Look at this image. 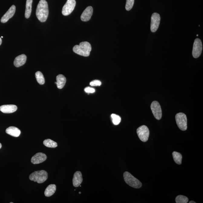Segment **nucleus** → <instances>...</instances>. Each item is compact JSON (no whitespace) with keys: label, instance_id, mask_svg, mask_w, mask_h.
<instances>
[{"label":"nucleus","instance_id":"nucleus-32","mask_svg":"<svg viewBox=\"0 0 203 203\" xmlns=\"http://www.w3.org/2000/svg\"><path fill=\"white\" fill-rule=\"evenodd\" d=\"M79 193H80V194H81V192H79Z\"/></svg>","mask_w":203,"mask_h":203},{"label":"nucleus","instance_id":"nucleus-11","mask_svg":"<svg viewBox=\"0 0 203 203\" xmlns=\"http://www.w3.org/2000/svg\"><path fill=\"white\" fill-rule=\"evenodd\" d=\"M16 7L15 5H13L9 8L6 13L2 18L1 21L2 23H5L13 16L15 13Z\"/></svg>","mask_w":203,"mask_h":203},{"label":"nucleus","instance_id":"nucleus-7","mask_svg":"<svg viewBox=\"0 0 203 203\" xmlns=\"http://www.w3.org/2000/svg\"><path fill=\"white\" fill-rule=\"evenodd\" d=\"M202 41L199 38H196L194 43L192 55L194 58H198L202 54Z\"/></svg>","mask_w":203,"mask_h":203},{"label":"nucleus","instance_id":"nucleus-29","mask_svg":"<svg viewBox=\"0 0 203 203\" xmlns=\"http://www.w3.org/2000/svg\"><path fill=\"white\" fill-rule=\"evenodd\" d=\"M2 43V40L1 38H0V45Z\"/></svg>","mask_w":203,"mask_h":203},{"label":"nucleus","instance_id":"nucleus-19","mask_svg":"<svg viewBox=\"0 0 203 203\" xmlns=\"http://www.w3.org/2000/svg\"><path fill=\"white\" fill-rule=\"evenodd\" d=\"M56 190V186L55 184H51L46 189L44 195L46 197H50L55 193Z\"/></svg>","mask_w":203,"mask_h":203},{"label":"nucleus","instance_id":"nucleus-27","mask_svg":"<svg viewBox=\"0 0 203 203\" xmlns=\"http://www.w3.org/2000/svg\"><path fill=\"white\" fill-rule=\"evenodd\" d=\"M101 81L98 80H93L90 83V85L91 86H101Z\"/></svg>","mask_w":203,"mask_h":203},{"label":"nucleus","instance_id":"nucleus-2","mask_svg":"<svg viewBox=\"0 0 203 203\" xmlns=\"http://www.w3.org/2000/svg\"><path fill=\"white\" fill-rule=\"evenodd\" d=\"M73 50L75 53L82 56L87 57L90 55L91 50L90 44L87 41H83L80 43V45H77L74 46Z\"/></svg>","mask_w":203,"mask_h":203},{"label":"nucleus","instance_id":"nucleus-24","mask_svg":"<svg viewBox=\"0 0 203 203\" xmlns=\"http://www.w3.org/2000/svg\"><path fill=\"white\" fill-rule=\"evenodd\" d=\"M175 201L176 203H187L188 202V199L187 197L179 195L176 197Z\"/></svg>","mask_w":203,"mask_h":203},{"label":"nucleus","instance_id":"nucleus-33","mask_svg":"<svg viewBox=\"0 0 203 203\" xmlns=\"http://www.w3.org/2000/svg\"><path fill=\"white\" fill-rule=\"evenodd\" d=\"M197 36H198V34L197 35Z\"/></svg>","mask_w":203,"mask_h":203},{"label":"nucleus","instance_id":"nucleus-14","mask_svg":"<svg viewBox=\"0 0 203 203\" xmlns=\"http://www.w3.org/2000/svg\"><path fill=\"white\" fill-rule=\"evenodd\" d=\"M18 109L16 105H3L0 106V111L4 113H11Z\"/></svg>","mask_w":203,"mask_h":203},{"label":"nucleus","instance_id":"nucleus-28","mask_svg":"<svg viewBox=\"0 0 203 203\" xmlns=\"http://www.w3.org/2000/svg\"><path fill=\"white\" fill-rule=\"evenodd\" d=\"M84 91L86 93H93L95 92V90L93 88L90 87H87L85 88Z\"/></svg>","mask_w":203,"mask_h":203},{"label":"nucleus","instance_id":"nucleus-31","mask_svg":"<svg viewBox=\"0 0 203 203\" xmlns=\"http://www.w3.org/2000/svg\"><path fill=\"white\" fill-rule=\"evenodd\" d=\"M2 146V144L1 143H0V149H1V148Z\"/></svg>","mask_w":203,"mask_h":203},{"label":"nucleus","instance_id":"nucleus-6","mask_svg":"<svg viewBox=\"0 0 203 203\" xmlns=\"http://www.w3.org/2000/svg\"><path fill=\"white\" fill-rule=\"evenodd\" d=\"M137 133L139 139L142 142H146L149 136V131L148 127L142 125L137 130Z\"/></svg>","mask_w":203,"mask_h":203},{"label":"nucleus","instance_id":"nucleus-12","mask_svg":"<svg viewBox=\"0 0 203 203\" xmlns=\"http://www.w3.org/2000/svg\"><path fill=\"white\" fill-rule=\"evenodd\" d=\"M47 159V156L46 154L43 153H38L35 154L31 159L32 164L36 165L42 163Z\"/></svg>","mask_w":203,"mask_h":203},{"label":"nucleus","instance_id":"nucleus-23","mask_svg":"<svg viewBox=\"0 0 203 203\" xmlns=\"http://www.w3.org/2000/svg\"><path fill=\"white\" fill-rule=\"evenodd\" d=\"M35 75L38 83L40 85L44 84L45 83V80L42 73L40 71H38L35 73Z\"/></svg>","mask_w":203,"mask_h":203},{"label":"nucleus","instance_id":"nucleus-8","mask_svg":"<svg viewBox=\"0 0 203 203\" xmlns=\"http://www.w3.org/2000/svg\"><path fill=\"white\" fill-rule=\"evenodd\" d=\"M76 4L75 0H67L66 4L63 6L62 13L64 16L70 15L73 11Z\"/></svg>","mask_w":203,"mask_h":203},{"label":"nucleus","instance_id":"nucleus-4","mask_svg":"<svg viewBox=\"0 0 203 203\" xmlns=\"http://www.w3.org/2000/svg\"><path fill=\"white\" fill-rule=\"evenodd\" d=\"M48 174L47 172L41 170L35 171L30 175L29 178L31 181L37 182L39 184L42 183L47 179Z\"/></svg>","mask_w":203,"mask_h":203},{"label":"nucleus","instance_id":"nucleus-21","mask_svg":"<svg viewBox=\"0 0 203 203\" xmlns=\"http://www.w3.org/2000/svg\"><path fill=\"white\" fill-rule=\"evenodd\" d=\"M173 159L178 165H180L182 163V156L180 153L173 152L172 153Z\"/></svg>","mask_w":203,"mask_h":203},{"label":"nucleus","instance_id":"nucleus-20","mask_svg":"<svg viewBox=\"0 0 203 203\" xmlns=\"http://www.w3.org/2000/svg\"><path fill=\"white\" fill-rule=\"evenodd\" d=\"M33 0H26L25 17L28 18L30 17L32 11V6Z\"/></svg>","mask_w":203,"mask_h":203},{"label":"nucleus","instance_id":"nucleus-9","mask_svg":"<svg viewBox=\"0 0 203 203\" xmlns=\"http://www.w3.org/2000/svg\"><path fill=\"white\" fill-rule=\"evenodd\" d=\"M151 109L153 116L157 120H160L162 117V113L160 105L157 101H153L151 103Z\"/></svg>","mask_w":203,"mask_h":203},{"label":"nucleus","instance_id":"nucleus-30","mask_svg":"<svg viewBox=\"0 0 203 203\" xmlns=\"http://www.w3.org/2000/svg\"><path fill=\"white\" fill-rule=\"evenodd\" d=\"M196 202H194V201H191L189 202V203H196Z\"/></svg>","mask_w":203,"mask_h":203},{"label":"nucleus","instance_id":"nucleus-22","mask_svg":"<svg viewBox=\"0 0 203 203\" xmlns=\"http://www.w3.org/2000/svg\"><path fill=\"white\" fill-rule=\"evenodd\" d=\"M43 144L48 148H55L58 146L56 142L50 139H46L43 141Z\"/></svg>","mask_w":203,"mask_h":203},{"label":"nucleus","instance_id":"nucleus-16","mask_svg":"<svg viewBox=\"0 0 203 203\" xmlns=\"http://www.w3.org/2000/svg\"><path fill=\"white\" fill-rule=\"evenodd\" d=\"M27 57L25 54L18 56L15 58L14 62V64L17 67L22 66L26 63Z\"/></svg>","mask_w":203,"mask_h":203},{"label":"nucleus","instance_id":"nucleus-26","mask_svg":"<svg viewBox=\"0 0 203 203\" xmlns=\"http://www.w3.org/2000/svg\"><path fill=\"white\" fill-rule=\"evenodd\" d=\"M134 0H126L125 8L127 11H130L134 5Z\"/></svg>","mask_w":203,"mask_h":203},{"label":"nucleus","instance_id":"nucleus-3","mask_svg":"<svg viewBox=\"0 0 203 203\" xmlns=\"http://www.w3.org/2000/svg\"><path fill=\"white\" fill-rule=\"evenodd\" d=\"M123 176L125 182L130 186L135 188H139L142 187L140 181L128 172H125Z\"/></svg>","mask_w":203,"mask_h":203},{"label":"nucleus","instance_id":"nucleus-25","mask_svg":"<svg viewBox=\"0 0 203 203\" xmlns=\"http://www.w3.org/2000/svg\"><path fill=\"white\" fill-rule=\"evenodd\" d=\"M111 118L112 119V121L114 125H118L120 123L121 119L120 116L117 115L113 114L111 115Z\"/></svg>","mask_w":203,"mask_h":203},{"label":"nucleus","instance_id":"nucleus-1","mask_svg":"<svg viewBox=\"0 0 203 203\" xmlns=\"http://www.w3.org/2000/svg\"><path fill=\"white\" fill-rule=\"evenodd\" d=\"M36 15L39 21L44 22L49 15L48 5L46 0H40L37 6Z\"/></svg>","mask_w":203,"mask_h":203},{"label":"nucleus","instance_id":"nucleus-5","mask_svg":"<svg viewBox=\"0 0 203 203\" xmlns=\"http://www.w3.org/2000/svg\"><path fill=\"white\" fill-rule=\"evenodd\" d=\"M175 119L176 124L179 128L182 131H185L187 128V118L185 114L179 113L176 114Z\"/></svg>","mask_w":203,"mask_h":203},{"label":"nucleus","instance_id":"nucleus-13","mask_svg":"<svg viewBox=\"0 0 203 203\" xmlns=\"http://www.w3.org/2000/svg\"><path fill=\"white\" fill-rule=\"evenodd\" d=\"M93 13V8L91 6H89L85 9L82 13L80 18L82 21H87L91 19Z\"/></svg>","mask_w":203,"mask_h":203},{"label":"nucleus","instance_id":"nucleus-10","mask_svg":"<svg viewBox=\"0 0 203 203\" xmlns=\"http://www.w3.org/2000/svg\"><path fill=\"white\" fill-rule=\"evenodd\" d=\"M161 18L159 14L153 13L152 15L151 18V30L152 32L156 31L160 24Z\"/></svg>","mask_w":203,"mask_h":203},{"label":"nucleus","instance_id":"nucleus-15","mask_svg":"<svg viewBox=\"0 0 203 203\" xmlns=\"http://www.w3.org/2000/svg\"><path fill=\"white\" fill-rule=\"evenodd\" d=\"M83 178L82 173L80 171H77L74 173L73 184L74 187H77L80 186L83 182Z\"/></svg>","mask_w":203,"mask_h":203},{"label":"nucleus","instance_id":"nucleus-18","mask_svg":"<svg viewBox=\"0 0 203 203\" xmlns=\"http://www.w3.org/2000/svg\"><path fill=\"white\" fill-rule=\"evenodd\" d=\"M57 87L61 89L64 86L66 82V79L64 76L61 74L59 75L57 77Z\"/></svg>","mask_w":203,"mask_h":203},{"label":"nucleus","instance_id":"nucleus-17","mask_svg":"<svg viewBox=\"0 0 203 203\" xmlns=\"http://www.w3.org/2000/svg\"><path fill=\"white\" fill-rule=\"evenodd\" d=\"M6 133L14 137H19L21 131L19 129L15 126H10L6 130Z\"/></svg>","mask_w":203,"mask_h":203}]
</instances>
